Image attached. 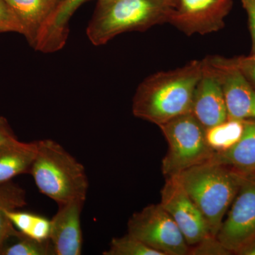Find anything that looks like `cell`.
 <instances>
[{"instance_id":"1","label":"cell","mask_w":255,"mask_h":255,"mask_svg":"<svg viewBox=\"0 0 255 255\" xmlns=\"http://www.w3.org/2000/svg\"><path fill=\"white\" fill-rule=\"evenodd\" d=\"M203 66V60H191L180 68L147 77L138 85L134 95L133 115L159 127L191 112Z\"/></svg>"},{"instance_id":"2","label":"cell","mask_w":255,"mask_h":255,"mask_svg":"<svg viewBox=\"0 0 255 255\" xmlns=\"http://www.w3.org/2000/svg\"><path fill=\"white\" fill-rule=\"evenodd\" d=\"M41 194L58 206L72 201H86L88 178L85 167L55 140H37L31 172Z\"/></svg>"},{"instance_id":"3","label":"cell","mask_w":255,"mask_h":255,"mask_svg":"<svg viewBox=\"0 0 255 255\" xmlns=\"http://www.w3.org/2000/svg\"><path fill=\"white\" fill-rule=\"evenodd\" d=\"M172 9L166 0H97L87 36L92 44L102 46L122 33L168 23Z\"/></svg>"},{"instance_id":"4","label":"cell","mask_w":255,"mask_h":255,"mask_svg":"<svg viewBox=\"0 0 255 255\" xmlns=\"http://www.w3.org/2000/svg\"><path fill=\"white\" fill-rule=\"evenodd\" d=\"M177 177L204 215L211 234L217 236L245 177L209 162L186 169Z\"/></svg>"},{"instance_id":"5","label":"cell","mask_w":255,"mask_h":255,"mask_svg":"<svg viewBox=\"0 0 255 255\" xmlns=\"http://www.w3.org/2000/svg\"><path fill=\"white\" fill-rule=\"evenodd\" d=\"M168 150L162 162L166 178L175 177L183 171L209 162L214 151L206 137V129L189 113L176 117L159 126Z\"/></svg>"},{"instance_id":"6","label":"cell","mask_w":255,"mask_h":255,"mask_svg":"<svg viewBox=\"0 0 255 255\" xmlns=\"http://www.w3.org/2000/svg\"><path fill=\"white\" fill-rule=\"evenodd\" d=\"M128 233L164 255H189L190 247L160 204L134 213L128 222Z\"/></svg>"},{"instance_id":"7","label":"cell","mask_w":255,"mask_h":255,"mask_svg":"<svg viewBox=\"0 0 255 255\" xmlns=\"http://www.w3.org/2000/svg\"><path fill=\"white\" fill-rule=\"evenodd\" d=\"M216 237L232 253L255 238V179L245 177Z\"/></svg>"},{"instance_id":"8","label":"cell","mask_w":255,"mask_h":255,"mask_svg":"<svg viewBox=\"0 0 255 255\" xmlns=\"http://www.w3.org/2000/svg\"><path fill=\"white\" fill-rule=\"evenodd\" d=\"M160 205L177 225L189 247L211 234L200 210L187 194L177 176L166 178L161 189Z\"/></svg>"},{"instance_id":"9","label":"cell","mask_w":255,"mask_h":255,"mask_svg":"<svg viewBox=\"0 0 255 255\" xmlns=\"http://www.w3.org/2000/svg\"><path fill=\"white\" fill-rule=\"evenodd\" d=\"M232 0H179L168 23L187 36L205 35L222 29Z\"/></svg>"},{"instance_id":"10","label":"cell","mask_w":255,"mask_h":255,"mask_svg":"<svg viewBox=\"0 0 255 255\" xmlns=\"http://www.w3.org/2000/svg\"><path fill=\"white\" fill-rule=\"evenodd\" d=\"M222 87L228 119L255 121V90L243 74L218 55L205 58Z\"/></svg>"},{"instance_id":"11","label":"cell","mask_w":255,"mask_h":255,"mask_svg":"<svg viewBox=\"0 0 255 255\" xmlns=\"http://www.w3.org/2000/svg\"><path fill=\"white\" fill-rule=\"evenodd\" d=\"M203 63L202 75L194 90L191 113L208 129L227 120L228 113L221 82L205 58Z\"/></svg>"},{"instance_id":"12","label":"cell","mask_w":255,"mask_h":255,"mask_svg":"<svg viewBox=\"0 0 255 255\" xmlns=\"http://www.w3.org/2000/svg\"><path fill=\"white\" fill-rule=\"evenodd\" d=\"M85 203V200H75L62 204L50 220V241L55 255H81V214Z\"/></svg>"},{"instance_id":"13","label":"cell","mask_w":255,"mask_h":255,"mask_svg":"<svg viewBox=\"0 0 255 255\" xmlns=\"http://www.w3.org/2000/svg\"><path fill=\"white\" fill-rule=\"evenodd\" d=\"M209 162L225 166L243 177L255 174V121H245L240 140L227 150L214 152Z\"/></svg>"},{"instance_id":"14","label":"cell","mask_w":255,"mask_h":255,"mask_svg":"<svg viewBox=\"0 0 255 255\" xmlns=\"http://www.w3.org/2000/svg\"><path fill=\"white\" fill-rule=\"evenodd\" d=\"M22 23L23 36L34 47L40 33L58 6L55 0H4Z\"/></svg>"},{"instance_id":"15","label":"cell","mask_w":255,"mask_h":255,"mask_svg":"<svg viewBox=\"0 0 255 255\" xmlns=\"http://www.w3.org/2000/svg\"><path fill=\"white\" fill-rule=\"evenodd\" d=\"M37 152V140H16L0 145V184L12 181L16 176L30 174Z\"/></svg>"},{"instance_id":"16","label":"cell","mask_w":255,"mask_h":255,"mask_svg":"<svg viewBox=\"0 0 255 255\" xmlns=\"http://www.w3.org/2000/svg\"><path fill=\"white\" fill-rule=\"evenodd\" d=\"M26 205V191L22 187L12 181L0 184V253L9 240L16 239L21 234L10 221L6 211Z\"/></svg>"},{"instance_id":"17","label":"cell","mask_w":255,"mask_h":255,"mask_svg":"<svg viewBox=\"0 0 255 255\" xmlns=\"http://www.w3.org/2000/svg\"><path fill=\"white\" fill-rule=\"evenodd\" d=\"M88 0H63L47 21L42 36L47 44L55 48L65 46L69 34V22L77 9Z\"/></svg>"},{"instance_id":"18","label":"cell","mask_w":255,"mask_h":255,"mask_svg":"<svg viewBox=\"0 0 255 255\" xmlns=\"http://www.w3.org/2000/svg\"><path fill=\"white\" fill-rule=\"evenodd\" d=\"M245 128V121L227 119L223 123L206 129V137L215 152L231 148L241 138Z\"/></svg>"},{"instance_id":"19","label":"cell","mask_w":255,"mask_h":255,"mask_svg":"<svg viewBox=\"0 0 255 255\" xmlns=\"http://www.w3.org/2000/svg\"><path fill=\"white\" fill-rule=\"evenodd\" d=\"M14 244L5 247L0 255H55L50 240L38 241L21 233Z\"/></svg>"},{"instance_id":"20","label":"cell","mask_w":255,"mask_h":255,"mask_svg":"<svg viewBox=\"0 0 255 255\" xmlns=\"http://www.w3.org/2000/svg\"><path fill=\"white\" fill-rule=\"evenodd\" d=\"M104 255H164L146 246L140 240L127 233L125 236L114 238L111 242L110 249Z\"/></svg>"},{"instance_id":"21","label":"cell","mask_w":255,"mask_h":255,"mask_svg":"<svg viewBox=\"0 0 255 255\" xmlns=\"http://www.w3.org/2000/svg\"><path fill=\"white\" fill-rule=\"evenodd\" d=\"M216 236L210 234L197 244L190 247L189 255H231Z\"/></svg>"},{"instance_id":"22","label":"cell","mask_w":255,"mask_h":255,"mask_svg":"<svg viewBox=\"0 0 255 255\" xmlns=\"http://www.w3.org/2000/svg\"><path fill=\"white\" fill-rule=\"evenodd\" d=\"M0 32H15L23 35L22 23L4 0H0Z\"/></svg>"},{"instance_id":"23","label":"cell","mask_w":255,"mask_h":255,"mask_svg":"<svg viewBox=\"0 0 255 255\" xmlns=\"http://www.w3.org/2000/svg\"><path fill=\"white\" fill-rule=\"evenodd\" d=\"M228 63L238 69L255 90V55L227 58Z\"/></svg>"},{"instance_id":"24","label":"cell","mask_w":255,"mask_h":255,"mask_svg":"<svg viewBox=\"0 0 255 255\" xmlns=\"http://www.w3.org/2000/svg\"><path fill=\"white\" fill-rule=\"evenodd\" d=\"M6 215L15 228L24 235H27L31 229L36 216L32 213L18 211V209L9 210L6 211Z\"/></svg>"},{"instance_id":"25","label":"cell","mask_w":255,"mask_h":255,"mask_svg":"<svg viewBox=\"0 0 255 255\" xmlns=\"http://www.w3.org/2000/svg\"><path fill=\"white\" fill-rule=\"evenodd\" d=\"M50 220L36 215L31 229L26 236L38 241H46L50 240Z\"/></svg>"},{"instance_id":"26","label":"cell","mask_w":255,"mask_h":255,"mask_svg":"<svg viewBox=\"0 0 255 255\" xmlns=\"http://www.w3.org/2000/svg\"><path fill=\"white\" fill-rule=\"evenodd\" d=\"M243 7L246 10L249 20L253 47L251 54L255 55V0H241Z\"/></svg>"},{"instance_id":"27","label":"cell","mask_w":255,"mask_h":255,"mask_svg":"<svg viewBox=\"0 0 255 255\" xmlns=\"http://www.w3.org/2000/svg\"><path fill=\"white\" fill-rule=\"evenodd\" d=\"M16 139H18L17 137L8 121L2 116H0V145Z\"/></svg>"},{"instance_id":"28","label":"cell","mask_w":255,"mask_h":255,"mask_svg":"<svg viewBox=\"0 0 255 255\" xmlns=\"http://www.w3.org/2000/svg\"><path fill=\"white\" fill-rule=\"evenodd\" d=\"M240 255H255V238L236 253Z\"/></svg>"},{"instance_id":"29","label":"cell","mask_w":255,"mask_h":255,"mask_svg":"<svg viewBox=\"0 0 255 255\" xmlns=\"http://www.w3.org/2000/svg\"><path fill=\"white\" fill-rule=\"evenodd\" d=\"M178 1L179 0H166L169 6H172V8H175L177 6Z\"/></svg>"},{"instance_id":"30","label":"cell","mask_w":255,"mask_h":255,"mask_svg":"<svg viewBox=\"0 0 255 255\" xmlns=\"http://www.w3.org/2000/svg\"><path fill=\"white\" fill-rule=\"evenodd\" d=\"M248 177V178H251V179H255V174H253V175L249 176V177Z\"/></svg>"},{"instance_id":"31","label":"cell","mask_w":255,"mask_h":255,"mask_svg":"<svg viewBox=\"0 0 255 255\" xmlns=\"http://www.w3.org/2000/svg\"><path fill=\"white\" fill-rule=\"evenodd\" d=\"M55 1H56L57 3H58V4H60L61 1H63V0H55Z\"/></svg>"}]
</instances>
